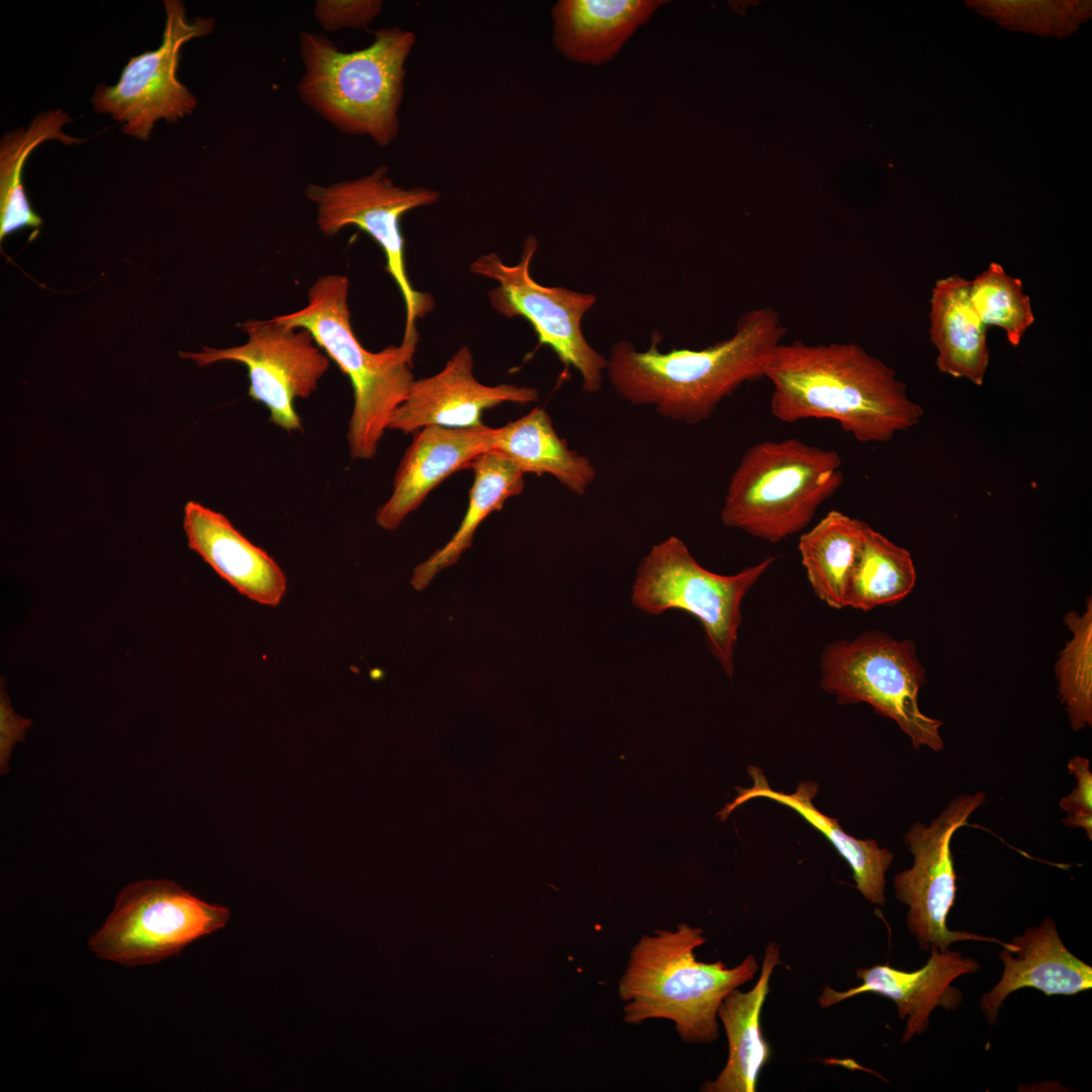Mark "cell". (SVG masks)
I'll use <instances>...</instances> for the list:
<instances>
[{
    "label": "cell",
    "instance_id": "cell-1",
    "mask_svg": "<svg viewBox=\"0 0 1092 1092\" xmlns=\"http://www.w3.org/2000/svg\"><path fill=\"white\" fill-rule=\"evenodd\" d=\"M781 422L831 420L863 443L886 442L918 425L920 404L895 370L856 343H781L763 371Z\"/></svg>",
    "mask_w": 1092,
    "mask_h": 1092
},
{
    "label": "cell",
    "instance_id": "cell-2",
    "mask_svg": "<svg viewBox=\"0 0 1092 1092\" xmlns=\"http://www.w3.org/2000/svg\"><path fill=\"white\" fill-rule=\"evenodd\" d=\"M787 333L772 306H759L740 315L729 338L703 349L661 352L657 331L645 351L620 340L611 348L607 372L614 390L629 403L697 425L742 384L763 378L770 353Z\"/></svg>",
    "mask_w": 1092,
    "mask_h": 1092
},
{
    "label": "cell",
    "instance_id": "cell-3",
    "mask_svg": "<svg viewBox=\"0 0 1092 1092\" xmlns=\"http://www.w3.org/2000/svg\"><path fill=\"white\" fill-rule=\"evenodd\" d=\"M705 942L703 930L686 923L675 930L643 934L631 948L618 984L624 1021L666 1019L685 1042L715 1041L720 1004L732 990L751 981L759 967L753 954L734 967L722 961L701 962L695 950Z\"/></svg>",
    "mask_w": 1092,
    "mask_h": 1092
},
{
    "label": "cell",
    "instance_id": "cell-4",
    "mask_svg": "<svg viewBox=\"0 0 1092 1092\" xmlns=\"http://www.w3.org/2000/svg\"><path fill=\"white\" fill-rule=\"evenodd\" d=\"M416 41L413 30L393 25L374 30L366 48L342 52L326 35L302 31L298 95L341 132L388 147L399 133L405 64Z\"/></svg>",
    "mask_w": 1092,
    "mask_h": 1092
},
{
    "label": "cell",
    "instance_id": "cell-5",
    "mask_svg": "<svg viewBox=\"0 0 1092 1092\" xmlns=\"http://www.w3.org/2000/svg\"><path fill=\"white\" fill-rule=\"evenodd\" d=\"M348 292L346 276H322L310 286L304 307L273 318L308 331L350 379L354 399L347 433L350 454L353 459L368 460L376 454L394 411L416 380L413 357L417 345L401 343L380 352L366 350L351 326Z\"/></svg>",
    "mask_w": 1092,
    "mask_h": 1092
},
{
    "label": "cell",
    "instance_id": "cell-6",
    "mask_svg": "<svg viewBox=\"0 0 1092 1092\" xmlns=\"http://www.w3.org/2000/svg\"><path fill=\"white\" fill-rule=\"evenodd\" d=\"M834 450L796 438L750 446L733 471L721 511L724 526L779 543L801 532L843 484Z\"/></svg>",
    "mask_w": 1092,
    "mask_h": 1092
},
{
    "label": "cell",
    "instance_id": "cell-7",
    "mask_svg": "<svg viewBox=\"0 0 1092 1092\" xmlns=\"http://www.w3.org/2000/svg\"><path fill=\"white\" fill-rule=\"evenodd\" d=\"M775 560L767 556L737 573L718 574L702 566L682 540L669 536L654 544L639 563L631 602L650 615L680 610L695 617L712 655L731 677L742 601Z\"/></svg>",
    "mask_w": 1092,
    "mask_h": 1092
},
{
    "label": "cell",
    "instance_id": "cell-8",
    "mask_svg": "<svg viewBox=\"0 0 1092 1092\" xmlns=\"http://www.w3.org/2000/svg\"><path fill=\"white\" fill-rule=\"evenodd\" d=\"M822 689L839 704L867 703L892 719L915 749L943 748L942 721L925 715L918 694L926 682L913 641L885 632H864L852 640L827 645L820 658Z\"/></svg>",
    "mask_w": 1092,
    "mask_h": 1092
},
{
    "label": "cell",
    "instance_id": "cell-9",
    "mask_svg": "<svg viewBox=\"0 0 1092 1092\" xmlns=\"http://www.w3.org/2000/svg\"><path fill=\"white\" fill-rule=\"evenodd\" d=\"M230 918L229 908L202 901L171 880H141L118 893L88 947L126 967L155 964L223 928Z\"/></svg>",
    "mask_w": 1092,
    "mask_h": 1092
},
{
    "label": "cell",
    "instance_id": "cell-10",
    "mask_svg": "<svg viewBox=\"0 0 1092 1092\" xmlns=\"http://www.w3.org/2000/svg\"><path fill=\"white\" fill-rule=\"evenodd\" d=\"M306 197L315 203L316 225L333 236L353 225L369 235L383 250L386 271L396 283L405 306L402 343L417 345L416 320L434 307L431 295L417 291L410 282L404 261V239L400 219L408 211L430 206L440 199L439 191L415 186L403 188L382 165L370 174L329 186L308 184Z\"/></svg>",
    "mask_w": 1092,
    "mask_h": 1092
},
{
    "label": "cell",
    "instance_id": "cell-11",
    "mask_svg": "<svg viewBox=\"0 0 1092 1092\" xmlns=\"http://www.w3.org/2000/svg\"><path fill=\"white\" fill-rule=\"evenodd\" d=\"M537 248L536 238L530 235L516 265H507L498 255L490 253L478 257L469 270L498 283L488 293L496 311L508 318L525 317L539 343L551 348L565 367L577 370L582 389L588 394L598 393L603 387L608 358L588 344L581 329L582 318L595 305L597 296L536 282L530 266Z\"/></svg>",
    "mask_w": 1092,
    "mask_h": 1092
},
{
    "label": "cell",
    "instance_id": "cell-12",
    "mask_svg": "<svg viewBox=\"0 0 1092 1092\" xmlns=\"http://www.w3.org/2000/svg\"><path fill=\"white\" fill-rule=\"evenodd\" d=\"M163 3L166 18L160 47L131 57L118 82L97 85L91 98L96 112L110 114L124 134L145 142L156 121L178 122L196 109V97L177 78L180 51L215 27L211 17L189 19L180 0Z\"/></svg>",
    "mask_w": 1092,
    "mask_h": 1092
},
{
    "label": "cell",
    "instance_id": "cell-13",
    "mask_svg": "<svg viewBox=\"0 0 1092 1092\" xmlns=\"http://www.w3.org/2000/svg\"><path fill=\"white\" fill-rule=\"evenodd\" d=\"M984 792L962 794L933 818L929 825L913 824L904 835L905 844L914 856L913 866L894 878L897 899L908 906L906 923L923 951L947 950L958 941L996 942L1011 949L1012 942L968 931L950 930L946 918L957 893L950 841L970 816L985 803Z\"/></svg>",
    "mask_w": 1092,
    "mask_h": 1092
},
{
    "label": "cell",
    "instance_id": "cell-14",
    "mask_svg": "<svg viewBox=\"0 0 1092 1092\" xmlns=\"http://www.w3.org/2000/svg\"><path fill=\"white\" fill-rule=\"evenodd\" d=\"M248 340L226 349L203 347L202 352H182L204 367L219 361L245 365L250 379L249 396L264 404L270 421L287 432L300 431L295 398L308 397L330 367V358L310 333L276 322L249 320L242 325Z\"/></svg>",
    "mask_w": 1092,
    "mask_h": 1092
},
{
    "label": "cell",
    "instance_id": "cell-15",
    "mask_svg": "<svg viewBox=\"0 0 1092 1092\" xmlns=\"http://www.w3.org/2000/svg\"><path fill=\"white\" fill-rule=\"evenodd\" d=\"M539 399L532 386L510 383L486 385L473 374L470 349H458L436 374L416 379L405 399L394 411L388 429L414 434L429 426L453 429L482 425L481 415L505 402L528 404Z\"/></svg>",
    "mask_w": 1092,
    "mask_h": 1092
},
{
    "label": "cell",
    "instance_id": "cell-16",
    "mask_svg": "<svg viewBox=\"0 0 1092 1092\" xmlns=\"http://www.w3.org/2000/svg\"><path fill=\"white\" fill-rule=\"evenodd\" d=\"M979 969L977 960L959 951L931 948L927 963L919 970L905 972L889 965L859 968L856 977L860 985L844 991L824 985L817 1001L821 1008H828L863 993L887 997L896 1004L899 1018H907L902 1036V1041L907 1042L928 1029L930 1014L936 1007L949 1011L960 1008L963 993L951 983Z\"/></svg>",
    "mask_w": 1092,
    "mask_h": 1092
},
{
    "label": "cell",
    "instance_id": "cell-17",
    "mask_svg": "<svg viewBox=\"0 0 1092 1092\" xmlns=\"http://www.w3.org/2000/svg\"><path fill=\"white\" fill-rule=\"evenodd\" d=\"M496 431L482 424L464 429L429 426L415 432L395 471L391 494L376 512L377 524L395 530L446 478L491 451Z\"/></svg>",
    "mask_w": 1092,
    "mask_h": 1092
},
{
    "label": "cell",
    "instance_id": "cell-18",
    "mask_svg": "<svg viewBox=\"0 0 1092 1092\" xmlns=\"http://www.w3.org/2000/svg\"><path fill=\"white\" fill-rule=\"evenodd\" d=\"M183 528L188 547L240 594L260 605L281 603L287 583L284 572L224 515L190 500L184 508Z\"/></svg>",
    "mask_w": 1092,
    "mask_h": 1092
},
{
    "label": "cell",
    "instance_id": "cell-19",
    "mask_svg": "<svg viewBox=\"0 0 1092 1092\" xmlns=\"http://www.w3.org/2000/svg\"><path fill=\"white\" fill-rule=\"evenodd\" d=\"M1011 942L1012 949L1003 947L999 952L1004 965L1001 979L980 999V1008L991 1026L1005 999L1022 988H1033L1048 996L1075 995L1091 989V966L1067 948L1052 917L1026 928Z\"/></svg>",
    "mask_w": 1092,
    "mask_h": 1092
},
{
    "label": "cell",
    "instance_id": "cell-20",
    "mask_svg": "<svg viewBox=\"0 0 1092 1092\" xmlns=\"http://www.w3.org/2000/svg\"><path fill=\"white\" fill-rule=\"evenodd\" d=\"M666 1L559 0L551 10L552 42L567 60L601 66L613 60Z\"/></svg>",
    "mask_w": 1092,
    "mask_h": 1092
},
{
    "label": "cell",
    "instance_id": "cell-21",
    "mask_svg": "<svg viewBox=\"0 0 1092 1092\" xmlns=\"http://www.w3.org/2000/svg\"><path fill=\"white\" fill-rule=\"evenodd\" d=\"M780 945L769 942L764 950L761 972L755 985L743 992L732 990L718 1009L728 1041L727 1062L714 1080L706 1081L704 1092H755L758 1076L769 1061L771 1049L760 1026V1013L769 992V980L780 964Z\"/></svg>",
    "mask_w": 1092,
    "mask_h": 1092
},
{
    "label": "cell",
    "instance_id": "cell-22",
    "mask_svg": "<svg viewBox=\"0 0 1092 1092\" xmlns=\"http://www.w3.org/2000/svg\"><path fill=\"white\" fill-rule=\"evenodd\" d=\"M748 774L753 785L750 788H737L736 798L719 813L725 820L738 806L754 798H766L785 805L800 814L814 828L819 830L847 861L855 887L871 903L884 905L886 902V873L893 862L894 853L881 848L874 839H857L845 833L835 818L828 817L813 804L818 785L814 782H802L792 794L772 790L762 770L749 766Z\"/></svg>",
    "mask_w": 1092,
    "mask_h": 1092
},
{
    "label": "cell",
    "instance_id": "cell-23",
    "mask_svg": "<svg viewBox=\"0 0 1092 1092\" xmlns=\"http://www.w3.org/2000/svg\"><path fill=\"white\" fill-rule=\"evenodd\" d=\"M970 280L960 275L938 279L931 290L929 338L937 351L941 373L984 383L990 362L987 326L976 312L969 294Z\"/></svg>",
    "mask_w": 1092,
    "mask_h": 1092
},
{
    "label": "cell",
    "instance_id": "cell-24",
    "mask_svg": "<svg viewBox=\"0 0 1092 1092\" xmlns=\"http://www.w3.org/2000/svg\"><path fill=\"white\" fill-rule=\"evenodd\" d=\"M492 450L509 458L524 474H550L578 495H583L597 478L592 460L568 447L543 407L497 428Z\"/></svg>",
    "mask_w": 1092,
    "mask_h": 1092
},
{
    "label": "cell",
    "instance_id": "cell-25",
    "mask_svg": "<svg viewBox=\"0 0 1092 1092\" xmlns=\"http://www.w3.org/2000/svg\"><path fill=\"white\" fill-rule=\"evenodd\" d=\"M469 468L473 482L466 513L451 540L415 568L411 583L417 589L425 588L439 571L457 562L471 546L480 523L491 513L500 511L510 497L520 494L525 487V474L497 451L479 455Z\"/></svg>",
    "mask_w": 1092,
    "mask_h": 1092
},
{
    "label": "cell",
    "instance_id": "cell-26",
    "mask_svg": "<svg viewBox=\"0 0 1092 1092\" xmlns=\"http://www.w3.org/2000/svg\"><path fill=\"white\" fill-rule=\"evenodd\" d=\"M72 119L61 108L34 116L29 124L4 133L0 141V239L24 228H38L42 220L32 209L22 184L29 155L43 142L57 140L67 146L86 140L64 132Z\"/></svg>",
    "mask_w": 1092,
    "mask_h": 1092
},
{
    "label": "cell",
    "instance_id": "cell-27",
    "mask_svg": "<svg viewBox=\"0 0 1092 1092\" xmlns=\"http://www.w3.org/2000/svg\"><path fill=\"white\" fill-rule=\"evenodd\" d=\"M867 525L832 510L799 538L801 562L809 583L815 595L833 609L843 608L845 584Z\"/></svg>",
    "mask_w": 1092,
    "mask_h": 1092
},
{
    "label": "cell",
    "instance_id": "cell-28",
    "mask_svg": "<svg viewBox=\"0 0 1092 1092\" xmlns=\"http://www.w3.org/2000/svg\"><path fill=\"white\" fill-rule=\"evenodd\" d=\"M916 570L910 552L869 524L848 575L843 608L870 611L902 601L913 589Z\"/></svg>",
    "mask_w": 1092,
    "mask_h": 1092
},
{
    "label": "cell",
    "instance_id": "cell-29",
    "mask_svg": "<svg viewBox=\"0 0 1092 1092\" xmlns=\"http://www.w3.org/2000/svg\"><path fill=\"white\" fill-rule=\"evenodd\" d=\"M1065 623L1072 632L1056 664L1059 693L1075 731L1092 725V601L1080 615L1071 611Z\"/></svg>",
    "mask_w": 1092,
    "mask_h": 1092
},
{
    "label": "cell",
    "instance_id": "cell-30",
    "mask_svg": "<svg viewBox=\"0 0 1092 1092\" xmlns=\"http://www.w3.org/2000/svg\"><path fill=\"white\" fill-rule=\"evenodd\" d=\"M969 294L981 321L986 326L1002 329L1013 347L1021 343L1035 322L1030 297L1024 292L1022 281L996 262L970 280Z\"/></svg>",
    "mask_w": 1092,
    "mask_h": 1092
},
{
    "label": "cell",
    "instance_id": "cell-31",
    "mask_svg": "<svg viewBox=\"0 0 1092 1092\" xmlns=\"http://www.w3.org/2000/svg\"><path fill=\"white\" fill-rule=\"evenodd\" d=\"M1067 5L1045 1H991L990 4H984V7L988 8L986 10L992 12V15H997L1000 20L1004 19L1006 22L1017 24L1024 22V26L1037 27L1039 17L1044 28L1054 29L1055 27L1069 28L1072 22L1078 19L1080 8L1072 9L1076 5L1073 4L1064 10Z\"/></svg>",
    "mask_w": 1092,
    "mask_h": 1092
},
{
    "label": "cell",
    "instance_id": "cell-32",
    "mask_svg": "<svg viewBox=\"0 0 1092 1092\" xmlns=\"http://www.w3.org/2000/svg\"><path fill=\"white\" fill-rule=\"evenodd\" d=\"M381 0H317L313 16L327 31L364 28L382 11Z\"/></svg>",
    "mask_w": 1092,
    "mask_h": 1092
},
{
    "label": "cell",
    "instance_id": "cell-33",
    "mask_svg": "<svg viewBox=\"0 0 1092 1092\" xmlns=\"http://www.w3.org/2000/svg\"><path fill=\"white\" fill-rule=\"evenodd\" d=\"M1068 770L1076 779V787L1060 800V807L1068 815L1062 822L1070 828H1081L1092 839V772L1089 759L1074 756L1068 762Z\"/></svg>",
    "mask_w": 1092,
    "mask_h": 1092
},
{
    "label": "cell",
    "instance_id": "cell-34",
    "mask_svg": "<svg viewBox=\"0 0 1092 1092\" xmlns=\"http://www.w3.org/2000/svg\"><path fill=\"white\" fill-rule=\"evenodd\" d=\"M31 725V720L22 718L14 712L6 690L1 686L0 694V771L5 775L9 770V761L12 749L17 741H24L26 730Z\"/></svg>",
    "mask_w": 1092,
    "mask_h": 1092
}]
</instances>
